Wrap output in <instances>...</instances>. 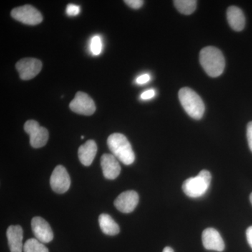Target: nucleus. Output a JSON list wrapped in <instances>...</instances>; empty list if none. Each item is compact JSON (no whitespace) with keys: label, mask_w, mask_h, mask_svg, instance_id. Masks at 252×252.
Segmentation results:
<instances>
[{"label":"nucleus","mask_w":252,"mask_h":252,"mask_svg":"<svg viewBox=\"0 0 252 252\" xmlns=\"http://www.w3.org/2000/svg\"><path fill=\"white\" fill-rule=\"evenodd\" d=\"M200 63L210 77H220L225 69V59L220 49L214 46L203 48L200 53Z\"/></svg>","instance_id":"f257e3e1"},{"label":"nucleus","mask_w":252,"mask_h":252,"mask_svg":"<svg viewBox=\"0 0 252 252\" xmlns=\"http://www.w3.org/2000/svg\"><path fill=\"white\" fill-rule=\"evenodd\" d=\"M107 145L113 155L124 165H130L135 161V156L132 146L123 134H112L107 139Z\"/></svg>","instance_id":"f03ea898"},{"label":"nucleus","mask_w":252,"mask_h":252,"mask_svg":"<svg viewBox=\"0 0 252 252\" xmlns=\"http://www.w3.org/2000/svg\"><path fill=\"white\" fill-rule=\"evenodd\" d=\"M179 99L189 116L195 120H200L205 113L203 99L191 89L185 87L179 92Z\"/></svg>","instance_id":"7ed1b4c3"},{"label":"nucleus","mask_w":252,"mask_h":252,"mask_svg":"<svg viewBox=\"0 0 252 252\" xmlns=\"http://www.w3.org/2000/svg\"><path fill=\"white\" fill-rule=\"evenodd\" d=\"M211 180L210 172L202 170L196 177L187 179L182 185V190L190 198H199L206 193L210 188Z\"/></svg>","instance_id":"20e7f679"},{"label":"nucleus","mask_w":252,"mask_h":252,"mask_svg":"<svg viewBox=\"0 0 252 252\" xmlns=\"http://www.w3.org/2000/svg\"><path fill=\"white\" fill-rule=\"evenodd\" d=\"M24 130L30 135V142L33 148L45 146L49 140V131L34 120H29L25 124Z\"/></svg>","instance_id":"39448f33"},{"label":"nucleus","mask_w":252,"mask_h":252,"mask_svg":"<svg viewBox=\"0 0 252 252\" xmlns=\"http://www.w3.org/2000/svg\"><path fill=\"white\" fill-rule=\"evenodd\" d=\"M11 15L16 21L30 26H35L43 21L41 13L34 6L29 4L14 8L11 11Z\"/></svg>","instance_id":"423d86ee"},{"label":"nucleus","mask_w":252,"mask_h":252,"mask_svg":"<svg viewBox=\"0 0 252 252\" xmlns=\"http://www.w3.org/2000/svg\"><path fill=\"white\" fill-rule=\"evenodd\" d=\"M69 108L77 114L91 116L95 112L96 107L94 101L89 94L79 91L69 104Z\"/></svg>","instance_id":"0eeeda50"},{"label":"nucleus","mask_w":252,"mask_h":252,"mask_svg":"<svg viewBox=\"0 0 252 252\" xmlns=\"http://www.w3.org/2000/svg\"><path fill=\"white\" fill-rule=\"evenodd\" d=\"M50 185L52 190L57 193H64L69 190L71 180L65 167L63 165L56 167L51 176Z\"/></svg>","instance_id":"6e6552de"},{"label":"nucleus","mask_w":252,"mask_h":252,"mask_svg":"<svg viewBox=\"0 0 252 252\" xmlns=\"http://www.w3.org/2000/svg\"><path fill=\"white\" fill-rule=\"evenodd\" d=\"M16 68L22 80H31L41 72L42 63L39 60L27 58L20 60Z\"/></svg>","instance_id":"1a4fd4ad"},{"label":"nucleus","mask_w":252,"mask_h":252,"mask_svg":"<svg viewBox=\"0 0 252 252\" xmlns=\"http://www.w3.org/2000/svg\"><path fill=\"white\" fill-rule=\"evenodd\" d=\"M32 230L36 239L42 243H49L54 239V233L49 223L40 217H35L31 222Z\"/></svg>","instance_id":"9d476101"},{"label":"nucleus","mask_w":252,"mask_h":252,"mask_svg":"<svg viewBox=\"0 0 252 252\" xmlns=\"http://www.w3.org/2000/svg\"><path fill=\"white\" fill-rule=\"evenodd\" d=\"M138 203V193L135 190H127L117 197L114 201V205L123 213H130L134 211Z\"/></svg>","instance_id":"9b49d317"},{"label":"nucleus","mask_w":252,"mask_h":252,"mask_svg":"<svg viewBox=\"0 0 252 252\" xmlns=\"http://www.w3.org/2000/svg\"><path fill=\"white\" fill-rule=\"evenodd\" d=\"M204 248L207 250H213L219 252H223L225 244L220 233L213 228H208L203 232L202 235Z\"/></svg>","instance_id":"f8f14e48"},{"label":"nucleus","mask_w":252,"mask_h":252,"mask_svg":"<svg viewBox=\"0 0 252 252\" xmlns=\"http://www.w3.org/2000/svg\"><path fill=\"white\" fill-rule=\"evenodd\" d=\"M103 175L107 180H115L120 175V164L117 158L113 154H105L102 155L100 160Z\"/></svg>","instance_id":"ddd939ff"},{"label":"nucleus","mask_w":252,"mask_h":252,"mask_svg":"<svg viewBox=\"0 0 252 252\" xmlns=\"http://www.w3.org/2000/svg\"><path fill=\"white\" fill-rule=\"evenodd\" d=\"M8 243L11 252H22L23 230L20 225H11L6 231Z\"/></svg>","instance_id":"4468645a"},{"label":"nucleus","mask_w":252,"mask_h":252,"mask_svg":"<svg viewBox=\"0 0 252 252\" xmlns=\"http://www.w3.org/2000/svg\"><path fill=\"white\" fill-rule=\"evenodd\" d=\"M97 152V144L94 140H88L78 151L79 160L85 166H89L94 161Z\"/></svg>","instance_id":"2eb2a0df"},{"label":"nucleus","mask_w":252,"mask_h":252,"mask_svg":"<svg viewBox=\"0 0 252 252\" xmlns=\"http://www.w3.org/2000/svg\"><path fill=\"white\" fill-rule=\"evenodd\" d=\"M227 20L233 31H243L245 26V17L243 11L237 6H230L227 9Z\"/></svg>","instance_id":"dca6fc26"},{"label":"nucleus","mask_w":252,"mask_h":252,"mask_svg":"<svg viewBox=\"0 0 252 252\" xmlns=\"http://www.w3.org/2000/svg\"><path fill=\"white\" fill-rule=\"evenodd\" d=\"M99 224L101 230L104 234L107 235H116L120 232L119 225L117 224L112 217L107 214H102L99 217Z\"/></svg>","instance_id":"f3484780"},{"label":"nucleus","mask_w":252,"mask_h":252,"mask_svg":"<svg viewBox=\"0 0 252 252\" xmlns=\"http://www.w3.org/2000/svg\"><path fill=\"white\" fill-rule=\"evenodd\" d=\"M173 2L176 9L181 14L190 15L196 9L197 1L195 0H175Z\"/></svg>","instance_id":"a211bd4d"},{"label":"nucleus","mask_w":252,"mask_h":252,"mask_svg":"<svg viewBox=\"0 0 252 252\" xmlns=\"http://www.w3.org/2000/svg\"><path fill=\"white\" fill-rule=\"evenodd\" d=\"M24 252H49L44 243L36 238H31L28 240L23 246Z\"/></svg>","instance_id":"6ab92c4d"},{"label":"nucleus","mask_w":252,"mask_h":252,"mask_svg":"<svg viewBox=\"0 0 252 252\" xmlns=\"http://www.w3.org/2000/svg\"><path fill=\"white\" fill-rule=\"evenodd\" d=\"M102 50V43L99 36H94L91 39V51L94 56H98Z\"/></svg>","instance_id":"aec40b11"},{"label":"nucleus","mask_w":252,"mask_h":252,"mask_svg":"<svg viewBox=\"0 0 252 252\" xmlns=\"http://www.w3.org/2000/svg\"><path fill=\"white\" fill-rule=\"evenodd\" d=\"M66 13H67L68 16H77L80 13V7L74 4H68L67 9H66Z\"/></svg>","instance_id":"412c9836"},{"label":"nucleus","mask_w":252,"mask_h":252,"mask_svg":"<svg viewBox=\"0 0 252 252\" xmlns=\"http://www.w3.org/2000/svg\"><path fill=\"white\" fill-rule=\"evenodd\" d=\"M124 2L134 9H139L144 4V1H142V0H126Z\"/></svg>","instance_id":"4be33fe9"},{"label":"nucleus","mask_w":252,"mask_h":252,"mask_svg":"<svg viewBox=\"0 0 252 252\" xmlns=\"http://www.w3.org/2000/svg\"><path fill=\"white\" fill-rule=\"evenodd\" d=\"M156 95V91L154 89H149L148 91H144L141 94V99H144V100H147V99H150L153 98L154 96Z\"/></svg>","instance_id":"5701e85b"},{"label":"nucleus","mask_w":252,"mask_h":252,"mask_svg":"<svg viewBox=\"0 0 252 252\" xmlns=\"http://www.w3.org/2000/svg\"><path fill=\"white\" fill-rule=\"evenodd\" d=\"M247 137H248L249 147L252 152V122L249 123L247 127Z\"/></svg>","instance_id":"b1692460"},{"label":"nucleus","mask_w":252,"mask_h":252,"mask_svg":"<svg viewBox=\"0 0 252 252\" xmlns=\"http://www.w3.org/2000/svg\"><path fill=\"white\" fill-rule=\"evenodd\" d=\"M150 80V75H149V74H142V75L140 76V77H137V79H136V82H137V84L142 85V84H147V83H148L149 81Z\"/></svg>","instance_id":"393cba45"},{"label":"nucleus","mask_w":252,"mask_h":252,"mask_svg":"<svg viewBox=\"0 0 252 252\" xmlns=\"http://www.w3.org/2000/svg\"><path fill=\"white\" fill-rule=\"evenodd\" d=\"M247 240L252 249V226L249 227L246 231Z\"/></svg>","instance_id":"a878e982"},{"label":"nucleus","mask_w":252,"mask_h":252,"mask_svg":"<svg viewBox=\"0 0 252 252\" xmlns=\"http://www.w3.org/2000/svg\"><path fill=\"white\" fill-rule=\"evenodd\" d=\"M162 252H174L173 249L170 248V247H166V248H164L163 251Z\"/></svg>","instance_id":"bb28decb"},{"label":"nucleus","mask_w":252,"mask_h":252,"mask_svg":"<svg viewBox=\"0 0 252 252\" xmlns=\"http://www.w3.org/2000/svg\"><path fill=\"white\" fill-rule=\"evenodd\" d=\"M250 202H251L252 205V193H251V195H250Z\"/></svg>","instance_id":"cd10ccee"},{"label":"nucleus","mask_w":252,"mask_h":252,"mask_svg":"<svg viewBox=\"0 0 252 252\" xmlns=\"http://www.w3.org/2000/svg\"><path fill=\"white\" fill-rule=\"evenodd\" d=\"M84 136H81V139H82V140H83V139H84Z\"/></svg>","instance_id":"c85d7f7f"}]
</instances>
